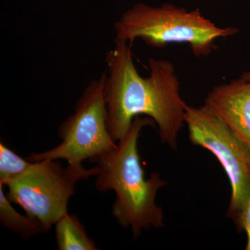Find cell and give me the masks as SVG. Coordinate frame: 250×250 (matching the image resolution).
Listing matches in <instances>:
<instances>
[{
  "mask_svg": "<svg viewBox=\"0 0 250 250\" xmlns=\"http://www.w3.org/2000/svg\"><path fill=\"white\" fill-rule=\"evenodd\" d=\"M105 71L90 81L75 104V110L59 125L57 132L62 143L43 152L31 153L27 160L64 159L67 164L82 165L116 149L107 126V113L104 96Z\"/></svg>",
  "mask_w": 250,
  "mask_h": 250,
  "instance_id": "cell-4",
  "label": "cell"
},
{
  "mask_svg": "<svg viewBox=\"0 0 250 250\" xmlns=\"http://www.w3.org/2000/svg\"><path fill=\"white\" fill-rule=\"evenodd\" d=\"M185 123L190 142L210 151L228 176L231 196L227 216L237 225L250 194V149L203 106H188Z\"/></svg>",
  "mask_w": 250,
  "mask_h": 250,
  "instance_id": "cell-6",
  "label": "cell"
},
{
  "mask_svg": "<svg viewBox=\"0 0 250 250\" xmlns=\"http://www.w3.org/2000/svg\"><path fill=\"white\" fill-rule=\"evenodd\" d=\"M33 164L34 163L18 156L4 143H0V184L6 186L22 177Z\"/></svg>",
  "mask_w": 250,
  "mask_h": 250,
  "instance_id": "cell-10",
  "label": "cell"
},
{
  "mask_svg": "<svg viewBox=\"0 0 250 250\" xmlns=\"http://www.w3.org/2000/svg\"><path fill=\"white\" fill-rule=\"evenodd\" d=\"M203 107L228 125L250 149V77L244 74L229 83L213 87Z\"/></svg>",
  "mask_w": 250,
  "mask_h": 250,
  "instance_id": "cell-7",
  "label": "cell"
},
{
  "mask_svg": "<svg viewBox=\"0 0 250 250\" xmlns=\"http://www.w3.org/2000/svg\"><path fill=\"white\" fill-rule=\"evenodd\" d=\"M104 96L107 126L116 142L127 134L136 116H149L159 127V138L172 149L185 123L188 105L180 95V83L170 62L149 59V76L135 66L132 42L115 41L106 54Z\"/></svg>",
  "mask_w": 250,
  "mask_h": 250,
  "instance_id": "cell-1",
  "label": "cell"
},
{
  "mask_svg": "<svg viewBox=\"0 0 250 250\" xmlns=\"http://www.w3.org/2000/svg\"><path fill=\"white\" fill-rule=\"evenodd\" d=\"M55 236L59 250H97L95 241L87 234L76 215L66 213L55 223Z\"/></svg>",
  "mask_w": 250,
  "mask_h": 250,
  "instance_id": "cell-8",
  "label": "cell"
},
{
  "mask_svg": "<svg viewBox=\"0 0 250 250\" xmlns=\"http://www.w3.org/2000/svg\"><path fill=\"white\" fill-rule=\"evenodd\" d=\"M247 75H248V76H249L250 77V72H248V73H246Z\"/></svg>",
  "mask_w": 250,
  "mask_h": 250,
  "instance_id": "cell-12",
  "label": "cell"
},
{
  "mask_svg": "<svg viewBox=\"0 0 250 250\" xmlns=\"http://www.w3.org/2000/svg\"><path fill=\"white\" fill-rule=\"evenodd\" d=\"M155 124L149 117L136 116L116 149L91 162L98 167L95 188L100 192H115L112 214L121 226L131 230L135 238L143 230L164 228V212L156 205V197L167 183L157 172L146 179L138 148L141 130Z\"/></svg>",
  "mask_w": 250,
  "mask_h": 250,
  "instance_id": "cell-2",
  "label": "cell"
},
{
  "mask_svg": "<svg viewBox=\"0 0 250 250\" xmlns=\"http://www.w3.org/2000/svg\"><path fill=\"white\" fill-rule=\"evenodd\" d=\"M0 222L5 228L25 239L45 232L39 222L27 214H21L15 209L4 192V185L1 184H0Z\"/></svg>",
  "mask_w": 250,
  "mask_h": 250,
  "instance_id": "cell-9",
  "label": "cell"
},
{
  "mask_svg": "<svg viewBox=\"0 0 250 250\" xmlns=\"http://www.w3.org/2000/svg\"><path fill=\"white\" fill-rule=\"evenodd\" d=\"M236 226L238 231H243V230L246 231L247 237H248L246 250H250V194L246 204L243 206L239 221Z\"/></svg>",
  "mask_w": 250,
  "mask_h": 250,
  "instance_id": "cell-11",
  "label": "cell"
},
{
  "mask_svg": "<svg viewBox=\"0 0 250 250\" xmlns=\"http://www.w3.org/2000/svg\"><path fill=\"white\" fill-rule=\"evenodd\" d=\"M22 177L6 184L8 198L41 224L45 231L67 213V205L76 184L95 177L98 166L85 169L83 165L67 164L62 167L58 160L33 162Z\"/></svg>",
  "mask_w": 250,
  "mask_h": 250,
  "instance_id": "cell-5",
  "label": "cell"
},
{
  "mask_svg": "<svg viewBox=\"0 0 250 250\" xmlns=\"http://www.w3.org/2000/svg\"><path fill=\"white\" fill-rule=\"evenodd\" d=\"M115 41L142 39L148 46L161 48L172 42L188 43L196 57H207L220 38L236 34L238 29L219 27L202 16L199 9L164 4L159 7L139 3L123 13L113 24Z\"/></svg>",
  "mask_w": 250,
  "mask_h": 250,
  "instance_id": "cell-3",
  "label": "cell"
}]
</instances>
